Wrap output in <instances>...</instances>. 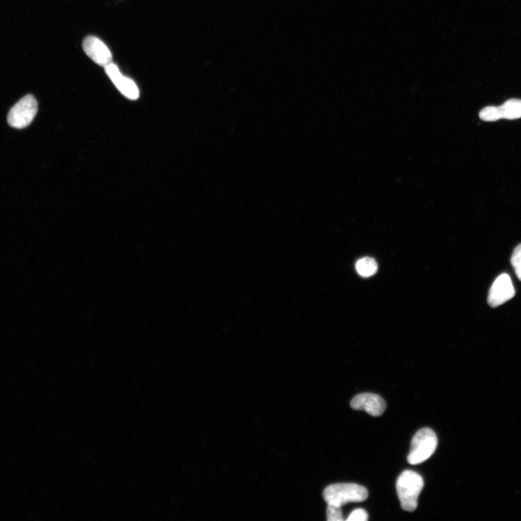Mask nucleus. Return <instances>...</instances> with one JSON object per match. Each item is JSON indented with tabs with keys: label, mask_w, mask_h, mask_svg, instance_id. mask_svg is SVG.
I'll return each instance as SVG.
<instances>
[{
	"label": "nucleus",
	"mask_w": 521,
	"mask_h": 521,
	"mask_svg": "<svg viewBox=\"0 0 521 521\" xmlns=\"http://www.w3.org/2000/svg\"><path fill=\"white\" fill-rule=\"evenodd\" d=\"M38 111L36 99L28 94L17 101L8 113V122L10 126L17 129L28 127L32 122Z\"/></svg>",
	"instance_id": "20e7f679"
},
{
	"label": "nucleus",
	"mask_w": 521,
	"mask_h": 521,
	"mask_svg": "<svg viewBox=\"0 0 521 521\" xmlns=\"http://www.w3.org/2000/svg\"><path fill=\"white\" fill-rule=\"evenodd\" d=\"M104 69L122 94L131 100H136L139 97V90L135 82L122 76L118 67L113 62Z\"/></svg>",
	"instance_id": "6e6552de"
},
{
	"label": "nucleus",
	"mask_w": 521,
	"mask_h": 521,
	"mask_svg": "<svg viewBox=\"0 0 521 521\" xmlns=\"http://www.w3.org/2000/svg\"><path fill=\"white\" fill-rule=\"evenodd\" d=\"M502 119L516 120L521 118V99H511L499 106Z\"/></svg>",
	"instance_id": "1a4fd4ad"
},
{
	"label": "nucleus",
	"mask_w": 521,
	"mask_h": 521,
	"mask_svg": "<svg viewBox=\"0 0 521 521\" xmlns=\"http://www.w3.org/2000/svg\"><path fill=\"white\" fill-rule=\"evenodd\" d=\"M356 269L359 276L369 278L378 272V265L373 259L364 257L357 262Z\"/></svg>",
	"instance_id": "9d476101"
},
{
	"label": "nucleus",
	"mask_w": 521,
	"mask_h": 521,
	"mask_svg": "<svg viewBox=\"0 0 521 521\" xmlns=\"http://www.w3.org/2000/svg\"><path fill=\"white\" fill-rule=\"evenodd\" d=\"M85 53L101 67L106 68L113 62V55L106 44L95 36H88L83 41Z\"/></svg>",
	"instance_id": "423d86ee"
},
{
	"label": "nucleus",
	"mask_w": 521,
	"mask_h": 521,
	"mask_svg": "<svg viewBox=\"0 0 521 521\" xmlns=\"http://www.w3.org/2000/svg\"><path fill=\"white\" fill-rule=\"evenodd\" d=\"M438 440L434 431L429 428H423L413 436L408 462L411 465L420 464L435 452Z\"/></svg>",
	"instance_id": "7ed1b4c3"
},
{
	"label": "nucleus",
	"mask_w": 521,
	"mask_h": 521,
	"mask_svg": "<svg viewBox=\"0 0 521 521\" xmlns=\"http://www.w3.org/2000/svg\"><path fill=\"white\" fill-rule=\"evenodd\" d=\"M479 117L483 121L494 122L502 119V115L499 107L490 106L484 108L479 113Z\"/></svg>",
	"instance_id": "9b49d317"
},
{
	"label": "nucleus",
	"mask_w": 521,
	"mask_h": 521,
	"mask_svg": "<svg viewBox=\"0 0 521 521\" xmlns=\"http://www.w3.org/2000/svg\"><path fill=\"white\" fill-rule=\"evenodd\" d=\"M327 517L328 521H343V513L341 508L328 506L327 509Z\"/></svg>",
	"instance_id": "ddd939ff"
},
{
	"label": "nucleus",
	"mask_w": 521,
	"mask_h": 521,
	"mask_svg": "<svg viewBox=\"0 0 521 521\" xmlns=\"http://www.w3.org/2000/svg\"><path fill=\"white\" fill-rule=\"evenodd\" d=\"M511 264L514 269L515 275L521 281V243L514 249L511 257Z\"/></svg>",
	"instance_id": "f8f14e48"
},
{
	"label": "nucleus",
	"mask_w": 521,
	"mask_h": 521,
	"mask_svg": "<svg viewBox=\"0 0 521 521\" xmlns=\"http://www.w3.org/2000/svg\"><path fill=\"white\" fill-rule=\"evenodd\" d=\"M354 410L365 411L369 415L378 417L383 415L386 409V403L380 395L373 393L357 394L350 402Z\"/></svg>",
	"instance_id": "0eeeda50"
},
{
	"label": "nucleus",
	"mask_w": 521,
	"mask_h": 521,
	"mask_svg": "<svg viewBox=\"0 0 521 521\" xmlns=\"http://www.w3.org/2000/svg\"><path fill=\"white\" fill-rule=\"evenodd\" d=\"M515 295L511 277L508 274L499 276L492 284L488 296V304L492 308L503 305Z\"/></svg>",
	"instance_id": "39448f33"
},
{
	"label": "nucleus",
	"mask_w": 521,
	"mask_h": 521,
	"mask_svg": "<svg viewBox=\"0 0 521 521\" xmlns=\"http://www.w3.org/2000/svg\"><path fill=\"white\" fill-rule=\"evenodd\" d=\"M424 479L415 471H404L396 483V490L404 511L413 512L418 506V498L424 488Z\"/></svg>",
	"instance_id": "f257e3e1"
},
{
	"label": "nucleus",
	"mask_w": 521,
	"mask_h": 521,
	"mask_svg": "<svg viewBox=\"0 0 521 521\" xmlns=\"http://www.w3.org/2000/svg\"><path fill=\"white\" fill-rule=\"evenodd\" d=\"M324 499L328 506L341 508L348 503H362L368 498V490L363 486L352 484H336L324 491Z\"/></svg>",
	"instance_id": "f03ea898"
},
{
	"label": "nucleus",
	"mask_w": 521,
	"mask_h": 521,
	"mask_svg": "<svg viewBox=\"0 0 521 521\" xmlns=\"http://www.w3.org/2000/svg\"><path fill=\"white\" fill-rule=\"evenodd\" d=\"M369 519L368 513L363 509H357L353 511L349 517L348 521H366Z\"/></svg>",
	"instance_id": "4468645a"
}]
</instances>
